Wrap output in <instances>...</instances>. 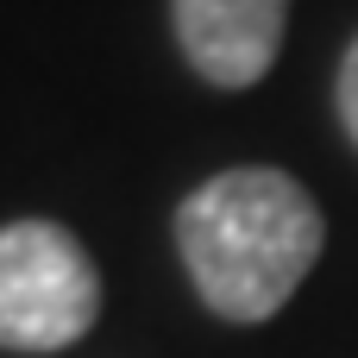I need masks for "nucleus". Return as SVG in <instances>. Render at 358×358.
Wrapping results in <instances>:
<instances>
[{
    "label": "nucleus",
    "mask_w": 358,
    "mask_h": 358,
    "mask_svg": "<svg viewBox=\"0 0 358 358\" xmlns=\"http://www.w3.org/2000/svg\"><path fill=\"white\" fill-rule=\"evenodd\" d=\"M289 6L296 0H170V31L208 88L245 94L277 69Z\"/></svg>",
    "instance_id": "3"
},
{
    "label": "nucleus",
    "mask_w": 358,
    "mask_h": 358,
    "mask_svg": "<svg viewBox=\"0 0 358 358\" xmlns=\"http://www.w3.org/2000/svg\"><path fill=\"white\" fill-rule=\"evenodd\" d=\"M334 101H340V126H346V138L358 145V38L346 44V57H340V82H334Z\"/></svg>",
    "instance_id": "4"
},
{
    "label": "nucleus",
    "mask_w": 358,
    "mask_h": 358,
    "mask_svg": "<svg viewBox=\"0 0 358 358\" xmlns=\"http://www.w3.org/2000/svg\"><path fill=\"white\" fill-rule=\"evenodd\" d=\"M176 252L195 296L233 321L258 327L308 283L327 252L321 201L277 164H233L195 182L176 208Z\"/></svg>",
    "instance_id": "1"
},
{
    "label": "nucleus",
    "mask_w": 358,
    "mask_h": 358,
    "mask_svg": "<svg viewBox=\"0 0 358 358\" xmlns=\"http://www.w3.org/2000/svg\"><path fill=\"white\" fill-rule=\"evenodd\" d=\"M101 321L88 245L44 214L0 227V352H63Z\"/></svg>",
    "instance_id": "2"
}]
</instances>
